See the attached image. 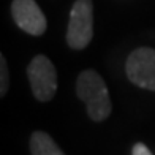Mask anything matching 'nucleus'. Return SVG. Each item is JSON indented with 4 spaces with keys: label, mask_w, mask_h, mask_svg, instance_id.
Here are the masks:
<instances>
[{
    "label": "nucleus",
    "mask_w": 155,
    "mask_h": 155,
    "mask_svg": "<svg viewBox=\"0 0 155 155\" xmlns=\"http://www.w3.org/2000/svg\"><path fill=\"white\" fill-rule=\"evenodd\" d=\"M94 37V3L92 0H76L67 30V43L71 49H84Z\"/></svg>",
    "instance_id": "obj_2"
},
{
    "label": "nucleus",
    "mask_w": 155,
    "mask_h": 155,
    "mask_svg": "<svg viewBox=\"0 0 155 155\" xmlns=\"http://www.w3.org/2000/svg\"><path fill=\"white\" fill-rule=\"evenodd\" d=\"M76 94L79 100L86 103L87 114L95 122L104 120L111 114L109 92L101 76L94 70H86L78 76Z\"/></svg>",
    "instance_id": "obj_1"
},
{
    "label": "nucleus",
    "mask_w": 155,
    "mask_h": 155,
    "mask_svg": "<svg viewBox=\"0 0 155 155\" xmlns=\"http://www.w3.org/2000/svg\"><path fill=\"white\" fill-rule=\"evenodd\" d=\"M32 155H65L54 139L45 131H35L30 138Z\"/></svg>",
    "instance_id": "obj_6"
},
{
    "label": "nucleus",
    "mask_w": 155,
    "mask_h": 155,
    "mask_svg": "<svg viewBox=\"0 0 155 155\" xmlns=\"http://www.w3.org/2000/svg\"><path fill=\"white\" fill-rule=\"evenodd\" d=\"M27 76L32 92L38 101L52 100L57 90V71L54 63L46 55H37L27 67Z\"/></svg>",
    "instance_id": "obj_3"
},
{
    "label": "nucleus",
    "mask_w": 155,
    "mask_h": 155,
    "mask_svg": "<svg viewBox=\"0 0 155 155\" xmlns=\"http://www.w3.org/2000/svg\"><path fill=\"white\" fill-rule=\"evenodd\" d=\"M131 155H152V152L147 149V146L143 143H136L131 149Z\"/></svg>",
    "instance_id": "obj_8"
},
{
    "label": "nucleus",
    "mask_w": 155,
    "mask_h": 155,
    "mask_svg": "<svg viewBox=\"0 0 155 155\" xmlns=\"http://www.w3.org/2000/svg\"><path fill=\"white\" fill-rule=\"evenodd\" d=\"M11 15L16 25L24 32L40 37L46 30V18L35 0H13Z\"/></svg>",
    "instance_id": "obj_5"
},
{
    "label": "nucleus",
    "mask_w": 155,
    "mask_h": 155,
    "mask_svg": "<svg viewBox=\"0 0 155 155\" xmlns=\"http://www.w3.org/2000/svg\"><path fill=\"white\" fill-rule=\"evenodd\" d=\"M127 76L135 86L155 90V49L138 48L127 59Z\"/></svg>",
    "instance_id": "obj_4"
},
{
    "label": "nucleus",
    "mask_w": 155,
    "mask_h": 155,
    "mask_svg": "<svg viewBox=\"0 0 155 155\" xmlns=\"http://www.w3.org/2000/svg\"><path fill=\"white\" fill-rule=\"evenodd\" d=\"M8 67H6L5 55H0V95L5 97L8 90Z\"/></svg>",
    "instance_id": "obj_7"
}]
</instances>
